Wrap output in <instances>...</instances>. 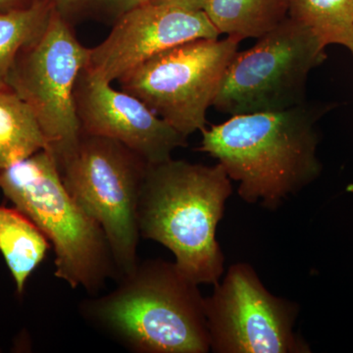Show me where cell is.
Here are the masks:
<instances>
[{
  "label": "cell",
  "instance_id": "11",
  "mask_svg": "<svg viewBox=\"0 0 353 353\" xmlns=\"http://www.w3.org/2000/svg\"><path fill=\"white\" fill-rule=\"evenodd\" d=\"M74 99L83 132L119 141L148 163L167 161L176 148L188 145L185 137L138 97L115 90L85 69L77 80Z\"/></svg>",
  "mask_w": 353,
  "mask_h": 353
},
{
  "label": "cell",
  "instance_id": "14",
  "mask_svg": "<svg viewBox=\"0 0 353 353\" xmlns=\"http://www.w3.org/2000/svg\"><path fill=\"white\" fill-rule=\"evenodd\" d=\"M48 148L36 116L8 85L0 87V170Z\"/></svg>",
  "mask_w": 353,
  "mask_h": 353
},
{
  "label": "cell",
  "instance_id": "10",
  "mask_svg": "<svg viewBox=\"0 0 353 353\" xmlns=\"http://www.w3.org/2000/svg\"><path fill=\"white\" fill-rule=\"evenodd\" d=\"M219 37L203 10L141 3L117 18L108 38L88 48L83 69L112 83L163 51Z\"/></svg>",
  "mask_w": 353,
  "mask_h": 353
},
{
  "label": "cell",
  "instance_id": "12",
  "mask_svg": "<svg viewBox=\"0 0 353 353\" xmlns=\"http://www.w3.org/2000/svg\"><path fill=\"white\" fill-rule=\"evenodd\" d=\"M51 245L46 234L18 208L0 206V253L15 283L18 294L43 262Z\"/></svg>",
  "mask_w": 353,
  "mask_h": 353
},
{
  "label": "cell",
  "instance_id": "3",
  "mask_svg": "<svg viewBox=\"0 0 353 353\" xmlns=\"http://www.w3.org/2000/svg\"><path fill=\"white\" fill-rule=\"evenodd\" d=\"M231 181L219 163L171 158L148 164L139 201V234L173 252L178 268L197 285L217 284L224 272L216 230L233 192Z\"/></svg>",
  "mask_w": 353,
  "mask_h": 353
},
{
  "label": "cell",
  "instance_id": "9",
  "mask_svg": "<svg viewBox=\"0 0 353 353\" xmlns=\"http://www.w3.org/2000/svg\"><path fill=\"white\" fill-rule=\"evenodd\" d=\"M214 285L204 301L213 352H311L294 331L299 305L271 294L250 265H232Z\"/></svg>",
  "mask_w": 353,
  "mask_h": 353
},
{
  "label": "cell",
  "instance_id": "7",
  "mask_svg": "<svg viewBox=\"0 0 353 353\" xmlns=\"http://www.w3.org/2000/svg\"><path fill=\"white\" fill-rule=\"evenodd\" d=\"M88 57V48L55 6L48 27L21 50L7 78V85L36 116L58 165L74 152L82 137L74 92Z\"/></svg>",
  "mask_w": 353,
  "mask_h": 353
},
{
  "label": "cell",
  "instance_id": "13",
  "mask_svg": "<svg viewBox=\"0 0 353 353\" xmlns=\"http://www.w3.org/2000/svg\"><path fill=\"white\" fill-rule=\"evenodd\" d=\"M203 11L220 34L259 39L289 17V0H208Z\"/></svg>",
  "mask_w": 353,
  "mask_h": 353
},
{
  "label": "cell",
  "instance_id": "16",
  "mask_svg": "<svg viewBox=\"0 0 353 353\" xmlns=\"http://www.w3.org/2000/svg\"><path fill=\"white\" fill-rule=\"evenodd\" d=\"M289 17L312 31L325 46L353 55V0H289Z\"/></svg>",
  "mask_w": 353,
  "mask_h": 353
},
{
  "label": "cell",
  "instance_id": "17",
  "mask_svg": "<svg viewBox=\"0 0 353 353\" xmlns=\"http://www.w3.org/2000/svg\"><path fill=\"white\" fill-rule=\"evenodd\" d=\"M139 3L141 0H55V6L60 13L76 6H95L116 14L117 18Z\"/></svg>",
  "mask_w": 353,
  "mask_h": 353
},
{
  "label": "cell",
  "instance_id": "5",
  "mask_svg": "<svg viewBox=\"0 0 353 353\" xmlns=\"http://www.w3.org/2000/svg\"><path fill=\"white\" fill-rule=\"evenodd\" d=\"M148 164L119 141L83 132L74 152L58 165L74 201L103 230L117 280L139 262L138 208Z\"/></svg>",
  "mask_w": 353,
  "mask_h": 353
},
{
  "label": "cell",
  "instance_id": "15",
  "mask_svg": "<svg viewBox=\"0 0 353 353\" xmlns=\"http://www.w3.org/2000/svg\"><path fill=\"white\" fill-rule=\"evenodd\" d=\"M55 2L34 0L31 6L0 10V87L7 78L21 50L43 34L50 22Z\"/></svg>",
  "mask_w": 353,
  "mask_h": 353
},
{
  "label": "cell",
  "instance_id": "8",
  "mask_svg": "<svg viewBox=\"0 0 353 353\" xmlns=\"http://www.w3.org/2000/svg\"><path fill=\"white\" fill-rule=\"evenodd\" d=\"M241 41L227 37L175 46L122 77L121 90L138 97L188 138L205 129L208 108Z\"/></svg>",
  "mask_w": 353,
  "mask_h": 353
},
{
  "label": "cell",
  "instance_id": "1",
  "mask_svg": "<svg viewBox=\"0 0 353 353\" xmlns=\"http://www.w3.org/2000/svg\"><path fill=\"white\" fill-rule=\"evenodd\" d=\"M325 109L306 102L288 109L238 114L202 130L199 150L218 160L239 196L276 209L321 173L317 122Z\"/></svg>",
  "mask_w": 353,
  "mask_h": 353
},
{
  "label": "cell",
  "instance_id": "4",
  "mask_svg": "<svg viewBox=\"0 0 353 353\" xmlns=\"http://www.w3.org/2000/svg\"><path fill=\"white\" fill-rule=\"evenodd\" d=\"M0 190L50 241L55 277L94 294L118 278L103 230L65 188L50 148L0 170Z\"/></svg>",
  "mask_w": 353,
  "mask_h": 353
},
{
  "label": "cell",
  "instance_id": "2",
  "mask_svg": "<svg viewBox=\"0 0 353 353\" xmlns=\"http://www.w3.org/2000/svg\"><path fill=\"white\" fill-rule=\"evenodd\" d=\"M104 296L88 299L82 313L123 347L138 353H206L210 339L199 285L176 263L138 262Z\"/></svg>",
  "mask_w": 353,
  "mask_h": 353
},
{
  "label": "cell",
  "instance_id": "19",
  "mask_svg": "<svg viewBox=\"0 0 353 353\" xmlns=\"http://www.w3.org/2000/svg\"><path fill=\"white\" fill-rule=\"evenodd\" d=\"M31 6V4H30ZM29 6L24 3V0H0V10L8 11L13 9L24 8Z\"/></svg>",
  "mask_w": 353,
  "mask_h": 353
},
{
  "label": "cell",
  "instance_id": "18",
  "mask_svg": "<svg viewBox=\"0 0 353 353\" xmlns=\"http://www.w3.org/2000/svg\"><path fill=\"white\" fill-rule=\"evenodd\" d=\"M208 0H141V3L179 7L188 10H203ZM139 3V4H141Z\"/></svg>",
  "mask_w": 353,
  "mask_h": 353
},
{
  "label": "cell",
  "instance_id": "6",
  "mask_svg": "<svg viewBox=\"0 0 353 353\" xmlns=\"http://www.w3.org/2000/svg\"><path fill=\"white\" fill-rule=\"evenodd\" d=\"M228 65L213 105L229 115L283 110L305 102L311 72L326 46L309 28L288 17Z\"/></svg>",
  "mask_w": 353,
  "mask_h": 353
}]
</instances>
